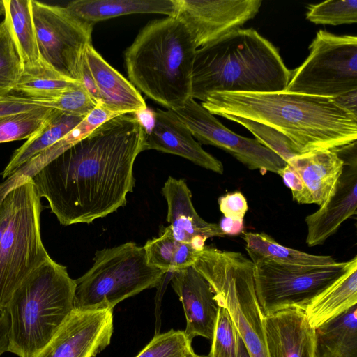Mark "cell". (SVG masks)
<instances>
[{
	"label": "cell",
	"mask_w": 357,
	"mask_h": 357,
	"mask_svg": "<svg viewBox=\"0 0 357 357\" xmlns=\"http://www.w3.org/2000/svg\"><path fill=\"white\" fill-rule=\"evenodd\" d=\"M146 127L136 114L100 125L36 173L31 180L59 223H91L126 204Z\"/></svg>",
	"instance_id": "obj_1"
},
{
	"label": "cell",
	"mask_w": 357,
	"mask_h": 357,
	"mask_svg": "<svg viewBox=\"0 0 357 357\" xmlns=\"http://www.w3.org/2000/svg\"><path fill=\"white\" fill-rule=\"evenodd\" d=\"M201 105L213 115H231L268 125L301 153L337 149L357 139V116L333 98L295 93L215 92Z\"/></svg>",
	"instance_id": "obj_2"
},
{
	"label": "cell",
	"mask_w": 357,
	"mask_h": 357,
	"mask_svg": "<svg viewBox=\"0 0 357 357\" xmlns=\"http://www.w3.org/2000/svg\"><path fill=\"white\" fill-rule=\"evenodd\" d=\"M291 72L268 40L238 29L197 49L191 96L203 102L215 92H283Z\"/></svg>",
	"instance_id": "obj_3"
},
{
	"label": "cell",
	"mask_w": 357,
	"mask_h": 357,
	"mask_svg": "<svg viewBox=\"0 0 357 357\" xmlns=\"http://www.w3.org/2000/svg\"><path fill=\"white\" fill-rule=\"evenodd\" d=\"M197 49L188 29L176 17L151 21L125 52L129 81L153 101L174 111L192 97Z\"/></svg>",
	"instance_id": "obj_4"
},
{
	"label": "cell",
	"mask_w": 357,
	"mask_h": 357,
	"mask_svg": "<svg viewBox=\"0 0 357 357\" xmlns=\"http://www.w3.org/2000/svg\"><path fill=\"white\" fill-rule=\"evenodd\" d=\"M75 289L66 267L52 258L33 270L5 308L10 320L8 351L36 357L74 310Z\"/></svg>",
	"instance_id": "obj_5"
},
{
	"label": "cell",
	"mask_w": 357,
	"mask_h": 357,
	"mask_svg": "<svg viewBox=\"0 0 357 357\" xmlns=\"http://www.w3.org/2000/svg\"><path fill=\"white\" fill-rule=\"evenodd\" d=\"M192 266L208 282L218 306L227 310L250 357H268L253 262L241 252L204 246Z\"/></svg>",
	"instance_id": "obj_6"
},
{
	"label": "cell",
	"mask_w": 357,
	"mask_h": 357,
	"mask_svg": "<svg viewBox=\"0 0 357 357\" xmlns=\"http://www.w3.org/2000/svg\"><path fill=\"white\" fill-rule=\"evenodd\" d=\"M93 261L75 280L74 310H112L124 299L158 287L165 274L148 264L144 247L134 242L98 250Z\"/></svg>",
	"instance_id": "obj_7"
},
{
	"label": "cell",
	"mask_w": 357,
	"mask_h": 357,
	"mask_svg": "<svg viewBox=\"0 0 357 357\" xmlns=\"http://www.w3.org/2000/svg\"><path fill=\"white\" fill-rule=\"evenodd\" d=\"M12 191V212L0 242V311L22 281L51 258L41 239V198L31 180Z\"/></svg>",
	"instance_id": "obj_8"
},
{
	"label": "cell",
	"mask_w": 357,
	"mask_h": 357,
	"mask_svg": "<svg viewBox=\"0 0 357 357\" xmlns=\"http://www.w3.org/2000/svg\"><path fill=\"white\" fill-rule=\"evenodd\" d=\"M284 91L335 98L357 91V38L319 30Z\"/></svg>",
	"instance_id": "obj_9"
},
{
	"label": "cell",
	"mask_w": 357,
	"mask_h": 357,
	"mask_svg": "<svg viewBox=\"0 0 357 357\" xmlns=\"http://www.w3.org/2000/svg\"><path fill=\"white\" fill-rule=\"evenodd\" d=\"M352 261L353 258L320 266L283 264L264 259L253 261L255 293L264 314L292 307L304 310Z\"/></svg>",
	"instance_id": "obj_10"
},
{
	"label": "cell",
	"mask_w": 357,
	"mask_h": 357,
	"mask_svg": "<svg viewBox=\"0 0 357 357\" xmlns=\"http://www.w3.org/2000/svg\"><path fill=\"white\" fill-rule=\"evenodd\" d=\"M40 56L66 77L80 82V66L91 44L93 26L66 8L31 0Z\"/></svg>",
	"instance_id": "obj_11"
},
{
	"label": "cell",
	"mask_w": 357,
	"mask_h": 357,
	"mask_svg": "<svg viewBox=\"0 0 357 357\" xmlns=\"http://www.w3.org/2000/svg\"><path fill=\"white\" fill-rule=\"evenodd\" d=\"M174 112L201 144L222 149L250 170L277 174L287 165L256 139L245 137L230 130L192 97Z\"/></svg>",
	"instance_id": "obj_12"
},
{
	"label": "cell",
	"mask_w": 357,
	"mask_h": 357,
	"mask_svg": "<svg viewBox=\"0 0 357 357\" xmlns=\"http://www.w3.org/2000/svg\"><path fill=\"white\" fill-rule=\"evenodd\" d=\"M261 0H176L174 15L190 32L196 47L241 29L259 12Z\"/></svg>",
	"instance_id": "obj_13"
},
{
	"label": "cell",
	"mask_w": 357,
	"mask_h": 357,
	"mask_svg": "<svg viewBox=\"0 0 357 357\" xmlns=\"http://www.w3.org/2000/svg\"><path fill=\"white\" fill-rule=\"evenodd\" d=\"M335 150L344 160L342 173L328 200L305 219V241L310 247L324 244L344 221L357 213L356 141Z\"/></svg>",
	"instance_id": "obj_14"
},
{
	"label": "cell",
	"mask_w": 357,
	"mask_h": 357,
	"mask_svg": "<svg viewBox=\"0 0 357 357\" xmlns=\"http://www.w3.org/2000/svg\"><path fill=\"white\" fill-rule=\"evenodd\" d=\"M112 333V310H74L36 357H96L110 344Z\"/></svg>",
	"instance_id": "obj_15"
},
{
	"label": "cell",
	"mask_w": 357,
	"mask_h": 357,
	"mask_svg": "<svg viewBox=\"0 0 357 357\" xmlns=\"http://www.w3.org/2000/svg\"><path fill=\"white\" fill-rule=\"evenodd\" d=\"M153 123L145 130L143 151L154 149L183 157L194 164L222 174V163L204 151L174 111L156 109Z\"/></svg>",
	"instance_id": "obj_16"
},
{
	"label": "cell",
	"mask_w": 357,
	"mask_h": 357,
	"mask_svg": "<svg viewBox=\"0 0 357 357\" xmlns=\"http://www.w3.org/2000/svg\"><path fill=\"white\" fill-rule=\"evenodd\" d=\"M171 273L172 287L185 315V334L191 341L197 336L212 340L219 306L211 287L192 266Z\"/></svg>",
	"instance_id": "obj_17"
},
{
	"label": "cell",
	"mask_w": 357,
	"mask_h": 357,
	"mask_svg": "<svg viewBox=\"0 0 357 357\" xmlns=\"http://www.w3.org/2000/svg\"><path fill=\"white\" fill-rule=\"evenodd\" d=\"M268 357H314L316 331L300 307H287L264 315Z\"/></svg>",
	"instance_id": "obj_18"
},
{
	"label": "cell",
	"mask_w": 357,
	"mask_h": 357,
	"mask_svg": "<svg viewBox=\"0 0 357 357\" xmlns=\"http://www.w3.org/2000/svg\"><path fill=\"white\" fill-rule=\"evenodd\" d=\"M162 192L167 203V220L174 238L202 250L207 238L226 236L218 224L203 220L192 202V193L183 179L169 176Z\"/></svg>",
	"instance_id": "obj_19"
},
{
	"label": "cell",
	"mask_w": 357,
	"mask_h": 357,
	"mask_svg": "<svg viewBox=\"0 0 357 357\" xmlns=\"http://www.w3.org/2000/svg\"><path fill=\"white\" fill-rule=\"evenodd\" d=\"M287 163L296 171L303 185L302 192L295 201L319 206L333 194L344 167V160L335 149L301 153Z\"/></svg>",
	"instance_id": "obj_20"
},
{
	"label": "cell",
	"mask_w": 357,
	"mask_h": 357,
	"mask_svg": "<svg viewBox=\"0 0 357 357\" xmlns=\"http://www.w3.org/2000/svg\"><path fill=\"white\" fill-rule=\"evenodd\" d=\"M84 57L99 93L98 105L117 115L146 111V104L139 91L112 67L92 44L87 46Z\"/></svg>",
	"instance_id": "obj_21"
},
{
	"label": "cell",
	"mask_w": 357,
	"mask_h": 357,
	"mask_svg": "<svg viewBox=\"0 0 357 357\" xmlns=\"http://www.w3.org/2000/svg\"><path fill=\"white\" fill-rule=\"evenodd\" d=\"M176 7V0H76L66 8L79 21L93 26L100 21L130 14L174 16Z\"/></svg>",
	"instance_id": "obj_22"
},
{
	"label": "cell",
	"mask_w": 357,
	"mask_h": 357,
	"mask_svg": "<svg viewBox=\"0 0 357 357\" xmlns=\"http://www.w3.org/2000/svg\"><path fill=\"white\" fill-rule=\"evenodd\" d=\"M357 303V256L347 271L314 297L304 311L310 325L317 328Z\"/></svg>",
	"instance_id": "obj_23"
},
{
	"label": "cell",
	"mask_w": 357,
	"mask_h": 357,
	"mask_svg": "<svg viewBox=\"0 0 357 357\" xmlns=\"http://www.w3.org/2000/svg\"><path fill=\"white\" fill-rule=\"evenodd\" d=\"M84 117L64 113L55 109L39 132L15 151L1 173L2 178H7L33 158L59 142Z\"/></svg>",
	"instance_id": "obj_24"
},
{
	"label": "cell",
	"mask_w": 357,
	"mask_h": 357,
	"mask_svg": "<svg viewBox=\"0 0 357 357\" xmlns=\"http://www.w3.org/2000/svg\"><path fill=\"white\" fill-rule=\"evenodd\" d=\"M314 357H357V307L315 329Z\"/></svg>",
	"instance_id": "obj_25"
},
{
	"label": "cell",
	"mask_w": 357,
	"mask_h": 357,
	"mask_svg": "<svg viewBox=\"0 0 357 357\" xmlns=\"http://www.w3.org/2000/svg\"><path fill=\"white\" fill-rule=\"evenodd\" d=\"M4 20L23 65L38 62L40 52L31 0H3Z\"/></svg>",
	"instance_id": "obj_26"
},
{
	"label": "cell",
	"mask_w": 357,
	"mask_h": 357,
	"mask_svg": "<svg viewBox=\"0 0 357 357\" xmlns=\"http://www.w3.org/2000/svg\"><path fill=\"white\" fill-rule=\"evenodd\" d=\"M242 238L252 262L262 259L279 264L302 266L327 265L336 262L329 255L309 254L282 245L264 233L243 232Z\"/></svg>",
	"instance_id": "obj_27"
},
{
	"label": "cell",
	"mask_w": 357,
	"mask_h": 357,
	"mask_svg": "<svg viewBox=\"0 0 357 357\" xmlns=\"http://www.w3.org/2000/svg\"><path fill=\"white\" fill-rule=\"evenodd\" d=\"M80 83L63 75L40 58L35 63L23 65L14 91L31 98L49 100Z\"/></svg>",
	"instance_id": "obj_28"
},
{
	"label": "cell",
	"mask_w": 357,
	"mask_h": 357,
	"mask_svg": "<svg viewBox=\"0 0 357 357\" xmlns=\"http://www.w3.org/2000/svg\"><path fill=\"white\" fill-rule=\"evenodd\" d=\"M143 247L148 264L165 273L192 266L202 251L190 243L176 240L169 226L159 237L147 241Z\"/></svg>",
	"instance_id": "obj_29"
},
{
	"label": "cell",
	"mask_w": 357,
	"mask_h": 357,
	"mask_svg": "<svg viewBox=\"0 0 357 357\" xmlns=\"http://www.w3.org/2000/svg\"><path fill=\"white\" fill-rule=\"evenodd\" d=\"M54 111L44 107L0 118V143L29 139L39 132Z\"/></svg>",
	"instance_id": "obj_30"
},
{
	"label": "cell",
	"mask_w": 357,
	"mask_h": 357,
	"mask_svg": "<svg viewBox=\"0 0 357 357\" xmlns=\"http://www.w3.org/2000/svg\"><path fill=\"white\" fill-rule=\"evenodd\" d=\"M222 116L242 125L255 137L261 144L276 153L286 162L291 158L301 154L287 136L268 125L236 116L222 115Z\"/></svg>",
	"instance_id": "obj_31"
},
{
	"label": "cell",
	"mask_w": 357,
	"mask_h": 357,
	"mask_svg": "<svg viewBox=\"0 0 357 357\" xmlns=\"http://www.w3.org/2000/svg\"><path fill=\"white\" fill-rule=\"evenodd\" d=\"M23 64L5 22H0V96L14 91Z\"/></svg>",
	"instance_id": "obj_32"
},
{
	"label": "cell",
	"mask_w": 357,
	"mask_h": 357,
	"mask_svg": "<svg viewBox=\"0 0 357 357\" xmlns=\"http://www.w3.org/2000/svg\"><path fill=\"white\" fill-rule=\"evenodd\" d=\"M306 18L316 24L340 25L357 22L356 0H329L307 6Z\"/></svg>",
	"instance_id": "obj_33"
},
{
	"label": "cell",
	"mask_w": 357,
	"mask_h": 357,
	"mask_svg": "<svg viewBox=\"0 0 357 357\" xmlns=\"http://www.w3.org/2000/svg\"><path fill=\"white\" fill-rule=\"evenodd\" d=\"M117 116L97 105L84 119L59 142L43 152L45 158L52 161L66 150L87 137L95 129Z\"/></svg>",
	"instance_id": "obj_34"
},
{
	"label": "cell",
	"mask_w": 357,
	"mask_h": 357,
	"mask_svg": "<svg viewBox=\"0 0 357 357\" xmlns=\"http://www.w3.org/2000/svg\"><path fill=\"white\" fill-rule=\"evenodd\" d=\"M136 357H199L183 331L155 335Z\"/></svg>",
	"instance_id": "obj_35"
},
{
	"label": "cell",
	"mask_w": 357,
	"mask_h": 357,
	"mask_svg": "<svg viewBox=\"0 0 357 357\" xmlns=\"http://www.w3.org/2000/svg\"><path fill=\"white\" fill-rule=\"evenodd\" d=\"M209 354L211 357H238V333L227 311L219 306Z\"/></svg>",
	"instance_id": "obj_36"
},
{
	"label": "cell",
	"mask_w": 357,
	"mask_h": 357,
	"mask_svg": "<svg viewBox=\"0 0 357 357\" xmlns=\"http://www.w3.org/2000/svg\"><path fill=\"white\" fill-rule=\"evenodd\" d=\"M43 102L47 107L79 116H86L97 106L81 83Z\"/></svg>",
	"instance_id": "obj_37"
},
{
	"label": "cell",
	"mask_w": 357,
	"mask_h": 357,
	"mask_svg": "<svg viewBox=\"0 0 357 357\" xmlns=\"http://www.w3.org/2000/svg\"><path fill=\"white\" fill-rule=\"evenodd\" d=\"M44 107H49L41 100L12 94L0 96V118Z\"/></svg>",
	"instance_id": "obj_38"
},
{
	"label": "cell",
	"mask_w": 357,
	"mask_h": 357,
	"mask_svg": "<svg viewBox=\"0 0 357 357\" xmlns=\"http://www.w3.org/2000/svg\"><path fill=\"white\" fill-rule=\"evenodd\" d=\"M218 204L225 218L243 221L248 206L246 198L241 192L227 193L218 199Z\"/></svg>",
	"instance_id": "obj_39"
},
{
	"label": "cell",
	"mask_w": 357,
	"mask_h": 357,
	"mask_svg": "<svg viewBox=\"0 0 357 357\" xmlns=\"http://www.w3.org/2000/svg\"><path fill=\"white\" fill-rule=\"evenodd\" d=\"M277 174L282 177L285 185L291 190L293 199L295 201L303 190V185L299 175L287 163Z\"/></svg>",
	"instance_id": "obj_40"
},
{
	"label": "cell",
	"mask_w": 357,
	"mask_h": 357,
	"mask_svg": "<svg viewBox=\"0 0 357 357\" xmlns=\"http://www.w3.org/2000/svg\"><path fill=\"white\" fill-rule=\"evenodd\" d=\"M13 199V191L10 190L0 203V242L10 217Z\"/></svg>",
	"instance_id": "obj_41"
},
{
	"label": "cell",
	"mask_w": 357,
	"mask_h": 357,
	"mask_svg": "<svg viewBox=\"0 0 357 357\" xmlns=\"http://www.w3.org/2000/svg\"><path fill=\"white\" fill-rule=\"evenodd\" d=\"M10 320L6 309L0 311V357L8 351Z\"/></svg>",
	"instance_id": "obj_42"
},
{
	"label": "cell",
	"mask_w": 357,
	"mask_h": 357,
	"mask_svg": "<svg viewBox=\"0 0 357 357\" xmlns=\"http://www.w3.org/2000/svg\"><path fill=\"white\" fill-rule=\"evenodd\" d=\"M357 91L350 92L333 99L342 107L349 111L354 115L357 116Z\"/></svg>",
	"instance_id": "obj_43"
},
{
	"label": "cell",
	"mask_w": 357,
	"mask_h": 357,
	"mask_svg": "<svg viewBox=\"0 0 357 357\" xmlns=\"http://www.w3.org/2000/svg\"><path fill=\"white\" fill-rule=\"evenodd\" d=\"M219 226L225 235L238 234L243 229V221L224 218Z\"/></svg>",
	"instance_id": "obj_44"
},
{
	"label": "cell",
	"mask_w": 357,
	"mask_h": 357,
	"mask_svg": "<svg viewBox=\"0 0 357 357\" xmlns=\"http://www.w3.org/2000/svg\"><path fill=\"white\" fill-rule=\"evenodd\" d=\"M238 357H250L247 349L240 338L238 335Z\"/></svg>",
	"instance_id": "obj_45"
},
{
	"label": "cell",
	"mask_w": 357,
	"mask_h": 357,
	"mask_svg": "<svg viewBox=\"0 0 357 357\" xmlns=\"http://www.w3.org/2000/svg\"><path fill=\"white\" fill-rule=\"evenodd\" d=\"M4 15V6L3 0H0V15Z\"/></svg>",
	"instance_id": "obj_46"
},
{
	"label": "cell",
	"mask_w": 357,
	"mask_h": 357,
	"mask_svg": "<svg viewBox=\"0 0 357 357\" xmlns=\"http://www.w3.org/2000/svg\"><path fill=\"white\" fill-rule=\"evenodd\" d=\"M199 357H211L210 354H207V355H199Z\"/></svg>",
	"instance_id": "obj_47"
}]
</instances>
